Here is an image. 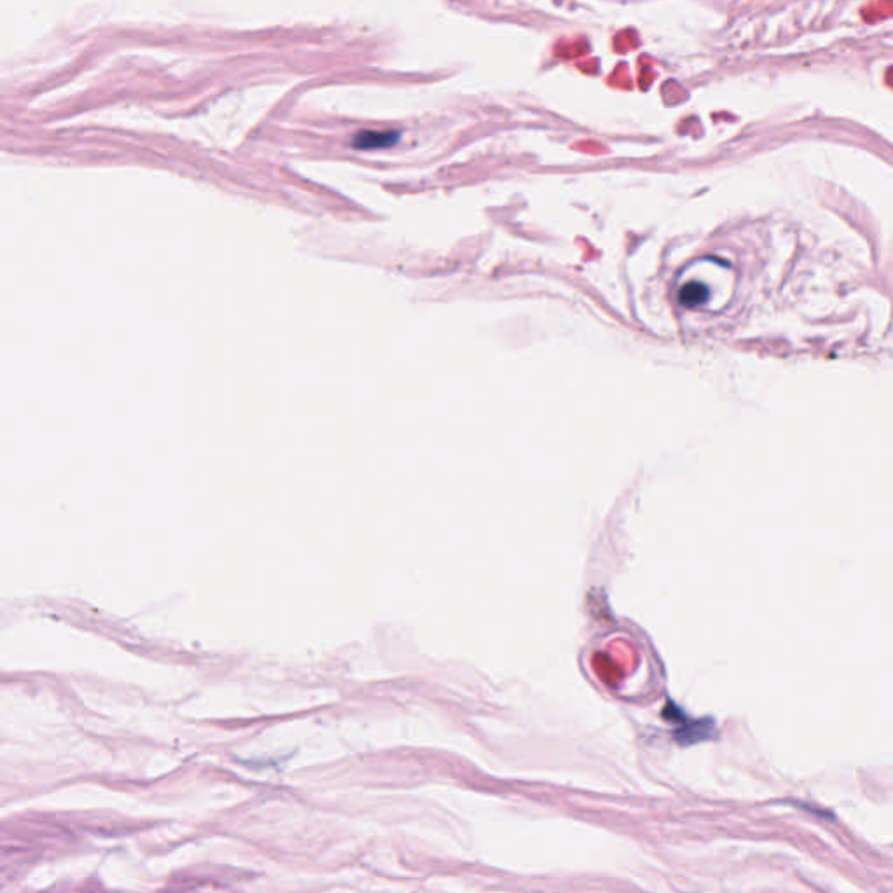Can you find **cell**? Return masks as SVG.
I'll use <instances>...</instances> for the list:
<instances>
[{
	"label": "cell",
	"instance_id": "6da1fadb",
	"mask_svg": "<svg viewBox=\"0 0 893 893\" xmlns=\"http://www.w3.org/2000/svg\"><path fill=\"white\" fill-rule=\"evenodd\" d=\"M400 138V133L398 132H373V130H367V132H360L354 140H353V147L360 149V151H372V149H386V147H391Z\"/></svg>",
	"mask_w": 893,
	"mask_h": 893
},
{
	"label": "cell",
	"instance_id": "7a4b0ae2",
	"mask_svg": "<svg viewBox=\"0 0 893 893\" xmlns=\"http://www.w3.org/2000/svg\"><path fill=\"white\" fill-rule=\"evenodd\" d=\"M709 299V289L704 283L691 281L679 291V302L686 308H698Z\"/></svg>",
	"mask_w": 893,
	"mask_h": 893
}]
</instances>
